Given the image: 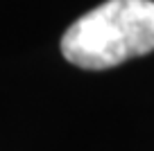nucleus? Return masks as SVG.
Here are the masks:
<instances>
[{"instance_id":"1","label":"nucleus","mask_w":154,"mask_h":151,"mask_svg":"<svg viewBox=\"0 0 154 151\" xmlns=\"http://www.w3.org/2000/svg\"><path fill=\"white\" fill-rule=\"evenodd\" d=\"M154 50V0H106L77 18L61 38L72 66L106 70Z\"/></svg>"}]
</instances>
